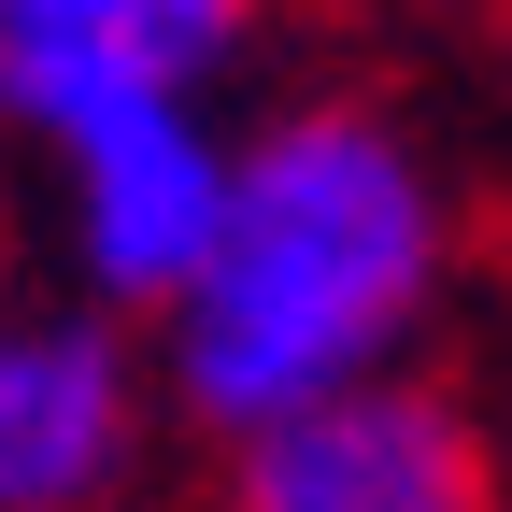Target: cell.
Instances as JSON below:
<instances>
[{"label": "cell", "mask_w": 512, "mask_h": 512, "mask_svg": "<svg viewBox=\"0 0 512 512\" xmlns=\"http://www.w3.org/2000/svg\"><path fill=\"white\" fill-rule=\"evenodd\" d=\"M441 285H456V185L427 128L370 86H299L256 128H228L214 242L143 328V356L185 427L242 441L271 413L413 370Z\"/></svg>", "instance_id": "cell-1"}, {"label": "cell", "mask_w": 512, "mask_h": 512, "mask_svg": "<svg viewBox=\"0 0 512 512\" xmlns=\"http://www.w3.org/2000/svg\"><path fill=\"white\" fill-rule=\"evenodd\" d=\"M0 143L43 157L72 299L114 313V328H157L214 242V200H228V114L171 100V86H15Z\"/></svg>", "instance_id": "cell-2"}, {"label": "cell", "mask_w": 512, "mask_h": 512, "mask_svg": "<svg viewBox=\"0 0 512 512\" xmlns=\"http://www.w3.org/2000/svg\"><path fill=\"white\" fill-rule=\"evenodd\" d=\"M214 456H228V498L214 512H512L498 427L441 370L342 384V399L271 413V427L214 441Z\"/></svg>", "instance_id": "cell-3"}, {"label": "cell", "mask_w": 512, "mask_h": 512, "mask_svg": "<svg viewBox=\"0 0 512 512\" xmlns=\"http://www.w3.org/2000/svg\"><path fill=\"white\" fill-rule=\"evenodd\" d=\"M157 356L86 299H0V512H128L157 470Z\"/></svg>", "instance_id": "cell-4"}, {"label": "cell", "mask_w": 512, "mask_h": 512, "mask_svg": "<svg viewBox=\"0 0 512 512\" xmlns=\"http://www.w3.org/2000/svg\"><path fill=\"white\" fill-rule=\"evenodd\" d=\"M271 0H0V100L15 86H171L214 100Z\"/></svg>", "instance_id": "cell-5"}, {"label": "cell", "mask_w": 512, "mask_h": 512, "mask_svg": "<svg viewBox=\"0 0 512 512\" xmlns=\"http://www.w3.org/2000/svg\"><path fill=\"white\" fill-rule=\"evenodd\" d=\"M0 299H15V200H0Z\"/></svg>", "instance_id": "cell-6"}, {"label": "cell", "mask_w": 512, "mask_h": 512, "mask_svg": "<svg viewBox=\"0 0 512 512\" xmlns=\"http://www.w3.org/2000/svg\"><path fill=\"white\" fill-rule=\"evenodd\" d=\"M413 15H498V0H413Z\"/></svg>", "instance_id": "cell-7"}]
</instances>
